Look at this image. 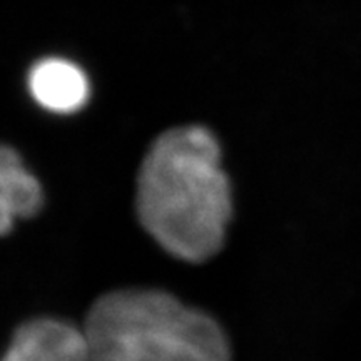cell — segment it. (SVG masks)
Instances as JSON below:
<instances>
[{"label": "cell", "instance_id": "cell-1", "mask_svg": "<svg viewBox=\"0 0 361 361\" xmlns=\"http://www.w3.org/2000/svg\"><path fill=\"white\" fill-rule=\"evenodd\" d=\"M135 207L144 229L169 255L189 263L218 255L233 201L213 133L186 126L161 134L139 169Z\"/></svg>", "mask_w": 361, "mask_h": 361}, {"label": "cell", "instance_id": "cell-2", "mask_svg": "<svg viewBox=\"0 0 361 361\" xmlns=\"http://www.w3.org/2000/svg\"><path fill=\"white\" fill-rule=\"evenodd\" d=\"M82 328L89 361H229L219 324L164 291L107 293Z\"/></svg>", "mask_w": 361, "mask_h": 361}, {"label": "cell", "instance_id": "cell-3", "mask_svg": "<svg viewBox=\"0 0 361 361\" xmlns=\"http://www.w3.org/2000/svg\"><path fill=\"white\" fill-rule=\"evenodd\" d=\"M0 361H89V345L84 328L40 318L17 329Z\"/></svg>", "mask_w": 361, "mask_h": 361}, {"label": "cell", "instance_id": "cell-4", "mask_svg": "<svg viewBox=\"0 0 361 361\" xmlns=\"http://www.w3.org/2000/svg\"><path fill=\"white\" fill-rule=\"evenodd\" d=\"M29 90L44 109L71 114L82 109L90 94L84 71L66 59H44L29 74Z\"/></svg>", "mask_w": 361, "mask_h": 361}, {"label": "cell", "instance_id": "cell-5", "mask_svg": "<svg viewBox=\"0 0 361 361\" xmlns=\"http://www.w3.org/2000/svg\"><path fill=\"white\" fill-rule=\"evenodd\" d=\"M42 204L39 179L12 147L0 144V236L11 233L17 219L37 214Z\"/></svg>", "mask_w": 361, "mask_h": 361}]
</instances>
